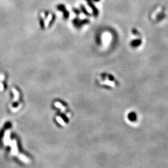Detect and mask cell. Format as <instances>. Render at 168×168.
<instances>
[{
  "mask_svg": "<svg viewBox=\"0 0 168 168\" xmlns=\"http://www.w3.org/2000/svg\"><path fill=\"white\" fill-rule=\"evenodd\" d=\"M72 11H73L74 13H75L76 15H77V16L80 15V10H79V9H77V8H74L73 9H72Z\"/></svg>",
  "mask_w": 168,
  "mask_h": 168,
  "instance_id": "obj_5",
  "label": "cell"
},
{
  "mask_svg": "<svg viewBox=\"0 0 168 168\" xmlns=\"http://www.w3.org/2000/svg\"><path fill=\"white\" fill-rule=\"evenodd\" d=\"M48 15H49V12H48V11L45 12V16H46V18L48 16Z\"/></svg>",
  "mask_w": 168,
  "mask_h": 168,
  "instance_id": "obj_15",
  "label": "cell"
},
{
  "mask_svg": "<svg viewBox=\"0 0 168 168\" xmlns=\"http://www.w3.org/2000/svg\"><path fill=\"white\" fill-rule=\"evenodd\" d=\"M3 89H4V87H3V85L0 83V91H3Z\"/></svg>",
  "mask_w": 168,
  "mask_h": 168,
  "instance_id": "obj_13",
  "label": "cell"
},
{
  "mask_svg": "<svg viewBox=\"0 0 168 168\" xmlns=\"http://www.w3.org/2000/svg\"><path fill=\"white\" fill-rule=\"evenodd\" d=\"M93 1H95V2H98V1H100V0H93Z\"/></svg>",
  "mask_w": 168,
  "mask_h": 168,
  "instance_id": "obj_16",
  "label": "cell"
},
{
  "mask_svg": "<svg viewBox=\"0 0 168 168\" xmlns=\"http://www.w3.org/2000/svg\"><path fill=\"white\" fill-rule=\"evenodd\" d=\"M55 106H56V107H59V108H62V109L64 108V107H63V106H62V105H61V104L59 103H55Z\"/></svg>",
  "mask_w": 168,
  "mask_h": 168,
  "instance_id": "obj_11",
  "label": "cell"
},
{
  "mask_svg": "<svg viewBox=\"0 0 168 168\" xmlns=\"http://www.w3.org/2000/svg\"><path fill=\"white\" fill-rule=\"evenodd\" d=\"M13 92L14 93V94H15V101H16V100H18V97H19V93L18 92V91L16 90L15 89H13Z\"/></svg>",
  "mask_w": 168,
  "mask_h": 168,
  "instance_id": "obj_4",
  "label": "cell"
},
{
  "mask_svg": "<svg viewBox=\"0 0 168 168\" xmlns=\"http://www.w3.org/2000/svg\"><path fill=\"white\" fill-rule=\"evenodd\" d=\"M20 158L21 159L22 161H25V162L27 161V159L25 156H23V155H20Z\"/></svg>",
  "mask_w": 168,
  "mask_h": 168,
  "instance_id": "obj_8",
  "label": "cell"
},
{
  "mask_svg": "<svg viewBox=\"0 0 168 168\" xmlns=\"http://www.w3.org/2000/svg\"><path fill=\"white\" fill-rule=\"evenodd\" d=\"M63 15H64V18L65 19H67L69 17V12L67 11V10H65L64 12H63Z\"/></svg>",
  "mask_w": 168,
  "mask_h": 168,
  "instance_id": "obj_6",
  "label": "cell"
},
{
  "mask_svg": "<svg viewBox=\"0 0 168 168\" xmlns=\"http://www.w3.org/2000/svg\"><path fill=\"white\" fill-rule=\"evenodd\" d=\"M55 19V15H52V19H51V21L49 22V25H51V24L52 23V22H53L54 21Z\"/></svg>",
  "mask_w": 168,
  "mask_h": 168,
  "instance_id": "obj_9",
  "label": "cell"
},
{
  "mask_svg": "<svg viewBox=\"0 0 168 168\" xmlns=\"http://www.w3.org/2000/svg\"><path fill=\"white\" fill-rule=\"evenodd\" d=\"M40 23H41V26L42 25V27H44V26H45L44 20H42V18H40Z\"/></svg>",
  "mask_w": 168,
  "mask_h": 168,
  "instance_id": "obj_12",
  "label": "cell"
},
{
  "mask_svg": "<svg viewBox=\"0 0 168 168\" xmlns=\"http://www.w3.org/2000/svg\"><path fill=\"white\" fill-rule=\"evenodd\" d=\"M86 1H91V0H85Z\"/></svg>",
  "mask_w": 168,
  "mask_h": 168,
  "instance_id": "obj_17",
  "label": "cell"
},
{
  "mask_svg": "<svg viewBox=\"0 0 168 168\" xmlns=\"http://www.w3.org/2000/svg\"><path fill=\"white\" fill-rule=\"evenodd\" d=\"M57 122L59 123L60 124H62V125H64V121L62 120V119L60 118V117H57Z\"/></svg>",
  "mask_w": 168,
  "mask_h": 168,
  "instance_id": "obj_7",
  "label": "cell"
},
{
  "mask_svg": "<svg viewBox=\"0 0 168 168\" xmlns=\"http://www.w3.org/2000/svg\"><path fill=\"white\" fill-rule=\"evenodd\" d=\"M105 84L108 85H110V86H113L114 85L113 82H110V81H106V82H105Z\"/></svg>",
  "mask_w": 168,
  "mask_h": 168,
  "instance_id": "obj_10",
  "label": "cell"
},
{
  "mask_svg": "<svg viewBox=\"0 0 168 168\" xmlns=\"http://www.w3.org/2000/svg\"><path fill=\"white\" fill-rule=\"evenodd\" d=\"M87 3H88V5H89V6L90 7L92 10L93 15H94L95 16H96V17L98 16V14H99V11H98V9H97V7L95 6V4H93L92 1V0L91 1H87Z\"/></svg>",
  "mask_w": 168,
  "mask_h": 168,
  "instance_id": "obj_1",
  "label": "cell"
},
{
  "mask_svg": "<svg viewBox=\"0 0 168 168\" xmlns=\"http://www.w3.org/2000/svg\"><path fill=\"white\" fill-rule=\"evenodd\" d=\"M57 10H59V11H61V12H64L65 10H67L66 8H65V6L63 4H58L57 6Z\"/></svg>",
  "mask_w": 168,
  "mask_h": 168,
  "instance_id": "obj_3",
  "label": "cell"
},
{
  "mask_svg": "<svg viewBox=\"0 0 168 168\" xmlns=\"http://www.w3.org/2000/svg\"><path fill=\"white\" fill-rule=\"evenodd\" d=\"M80 11L82 12L85 15L87 16H90L91 15L89 13V11L86 9V8H85V6L83 4H81L80 6Z\"/></svg>",
  "mask_w": 168,
  "mask_h": 168,
  "instance_id": "obj_2",
  "label": "cell"
},
{
  "mask_svg": "<svg viewBox=\"0 0 168 168\" xmlns=\"http://www.w3.org/2000/svg\"><path fill=\"white\" fill-rule=\"evenodd\" d=\"M4 80V75L1 74V75H0V80Z\"/></svg>",
  "mask_w": 168,
  "mask_h": 168,
  "instance_id": "obj_14",
  "label": "cell"
}]
</instances>
